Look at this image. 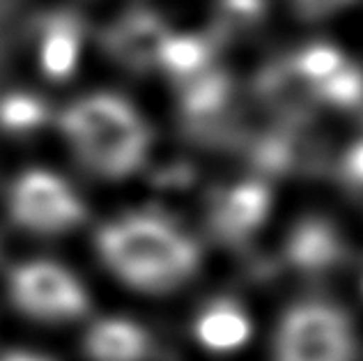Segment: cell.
Returning <instances> with one entry per match:
<instances>
[{"label": "cell", "mask_w": 363, "mask_h": 361, "mask_svg": "<svg viewBox=\"0 0 363 361\" xmlns=\"http://www.w3.org/2000/svg\"><path fill=\"white\" fill-rule=\"evenodd\" d=\"M60 136L76 161L104 179H124L145 164L152 131L138 106L118 92H88L58 116Z\"/></svg>", "instance_id": "obj_1"}, {"label": "cell", "mask_w": 363, "mask_h": 361, "mask_svg": "<svg viewBox=\"0 0 363 361\" xmlns=\"http://www.w3.org/2000/svg\"><path fill=\"white\" fill-rule=\"evenodd\" d=\"M97 253L122 283L143 292L173 290L200 267L198 244L168 218L150 212L104 223Z\"/></svg>", "instance_id": "obj_2"}, {"label": "cell", "mask_w": 363, "mask_h": 361, "mask_svg": "<svg viewBox=\"0 0 363 361\" xmlns=\"http://www.w3.org/2000/svg\"><path fill=\"white\" fill-rule=\"evenodd\" d=\"M359 336L345 309L308 299L283 316L274 338V361H357Z\"/></svg>", "instance_id": "obj_3"}, {"label": "cell", "mask_w": 363, "mask_h": 361, "mask_svg": "<svg viewBox=\"0 0 363 361\" xmlns=\"http://www.w3.org/2000/svg\"><path fill=\"white\" fill-rule=\"evenodd\" d=\"M7 210L18 228L35 235L74 231L88 216V207L69 182L46 168H30L14 179Z\"/></svg>", "instance_id": "obj_4"}, {"label": "cell", "mask_w": 363, "mask_h": 361, "mask_svg": "<svg viewBox=\"0 0 363 361\" xmlns=\"http://www.w3.org/2000/svg\"><path fill=\"white\" fill-rule=\"evenodd\" d=\"M12 304L42 322H69L90 311V297L74 274L51 260L16 265L7 281Z\"/></svg>", "instance_id": "obj_5"}, {"label": "cell", "mask_w": 363, "mask_h": 361, "mask_svg": "<svg viewBox=\"0 0 363 361\" xmlns=\"http://www.w3.org/2000/svg\"><path fill=\"white\" fill-rule=\"evenodd\" d=\"M272 210V191L260 182H242L221 196L212 212L214 231L225 240H244L264 223Z\"/></svg>", "instance_id": "obj_6"}, {"label": "cell", "mask_w": 363, "mask_h": 361, "mask_svg": "<svg viewBox=\"0 0 363 361\" xmlns=\"http://www.w3.org/2000/svg\"><path fill=\"white\" fill-rule=\"evenodd\" d=\"M83 348L90 361H145L150 334L133 320L106 318L90 327Z\"/></svg>", "instance_id": "obj_7"}, {"label": "cell", "mask_w": 363, "mask_h": 361, "mask_svg": "<svg viewBox=\"0 0 363 361\" xmlns=\"http://www.w3.org/2000/svg\"><path fill=\"white\" fill-rule=\"evenodd\" d=\"M196 338L200 345L214 352H230L248 343L251 338V318L233 299H214L198 313L196 318Z\"/></svg>", "instance_id": "obj_8"}, {"label": "cell", "mask_w": 363, "mask_h": 361, "mask_svg": "<svg viewBox=\"0 0 363 361\" xmlns=\"http://www.w3.org/2000/svg\"><path fill=\"white\" fill-rule=\"evenodd\" d=\"M290 260L297 267L306 270H324L336 265L342 253V242L331 223H324L320 218H311L294 228L288 242Z\"/></svg>", "instance_id": "obj_9"}, {"label": "cell", "mask_w": 363, "mask_h": 361, "mask_svg": "<svg viewBox=\"0 0 363 361\" xmlns=\"http://www.w3.org/2000/svg\"><path fill=\"white\" fill-rule=\"evenodd\" d=\"M81 58V37L72 21H53L37 42V62L44 74L65 76L69 74Z\"/></svg>", "instance_id": "obj_10"}, {"label": "cell", "mask_w": 363, "mask_h": 361, "mask_svg": "<svg viewBox=\"0 0 363 361\" xmlns=\"http://www.w3.org/2000/svg\"><path fill=\"white\" fill-rule=\"evenodd\" d=\"M42 118L44 106L33 94H9L0 101V125L7 131H30Z\"/></svg>", "instance_id": "obj_11"}, {"label": "cell", "mask_w": 363, "mask_h": 361, "mask_svg": "<svg viewBox=\"0 0 363 361\" xmlns=\"http://www.w3.org/2000/svg\"><path fill=\"white\" fill-rule=\"evenodd\" d=\"M359 0H290V5L297 9L303 18H313V21H324V18L338 16L354 7Z\"/></svg>", "instance_id": "obj_12"}, {"label": "cell", "mask_w": 363, "mask_h": 361, "mask_svg": "<svg viewBox=\"0 0 363 361\" xmlns=\"http://www.w3.org/2000/svg\"><path fill=\"white\" fill-rule=\"evenodd\" d=\"M342 170H345V175L352 179V182L363 187V140H359V143H354L345 152Z\"/></svg>", "instance_id": "obj_13"}, {"label": "cell", "mask_w": 363, "mask_h": 361, "mask_svg": "<svg viewBox=\"0 0 363 361\" xmlns=\"http://www.w3.org/2000/svg\"><path fill=\"white\" fill-rule=\"evenodd\" d=\"M0 361H53L49 357H44V355H37V352H7L0 357Z\"/></svg>", "instance_id": "obj_14"}, {"label": "cell", "mask_w": 363, "mask_h": 361, "mask_svg": "<svg viewBox=\"0 0 363 361\" xmlns=\"http://www.w3.org/2000/svg\"><path fill=\"white\" fill-rule=\"evenodd\" d=\"M361 292H363V279H361Z\"/></svg>", "instance_id": "obj_15"}]
</instances>
